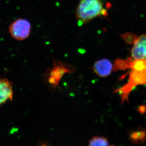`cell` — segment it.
I'll list each match as a JSON object with an SVG mask.
<instances>
[{
	"instance_id": "1",
	"label": "cell",
	"mask_w": 146,
	"mask_h": 146,
	"mask_svg": "<svg viewBox=\"0 0 146 146\" xmlns=\"http://www.w3.org/2000/svg\"><path fill=\"white\" fill-rule=\"evenodd\" d=\"M107 15L102 0H78L76 16L79 25L88 23L94 18Z\"/></svg>"
},
{
	"instance_id": "2",
	"label": "cell",
	"mask_w": 146,
	"mask_h": 146,
	"mask_svg": "<svg viewBox=\"0 0 146 146\" xmlns=\"http://www.w3.org/2000/svg\"><path fill=\"white\" fill-rule=\"evenodd\" d=\"M76 69L72 65L63 63L53 58V67L49 68L42 76L43 81L48 86L50 90L59 88V82L66 74H72Z\"/></svg>"
},
{
	"instance_id": "3",
	"label": "cell",
	"mask_w": 146,
	"mask_h": 146,
	"mask_svg": "<svg viewBox=\"0 0 146 146\" xmlns=\"http://www.w3.org/2000/svg\"><path fill=\"white\" fill-rule=\"evenodd\" d=\"M146 84V70L143 71L131 70L129 74L128 82L121 88L115 90L118 92L122 98V102L128 101V98L131 91L134 87L139 85Z\"/></svg>"
},
{
	"instance_id": "4",
	"label": "cell",
	"mask_w": 146,
	"mask_h": 146,
	"mask_svg": "<svg viewBox=\"0 0 146 146\" xmlns=\"http://www.w3.org/2000/svg\"><path fill=\"white\" fill-rule=\"evenodd\" d=\"M31 25L27 19L18 18L11 24L9 31L14 39L19 41H23L27 39L30 35Z\"/></svg>"
},
{
	"instance_id": "5",
	"label": "cell",
	"mask_w": 146,
	"mask_h": 146,
	"mask_svg": "<svg viewBox=\"0 0 146 146\" xmlns=\"http://www.w3.org/2000/svg\"><path fill=\"white\" fill-rule=\"evenodd\" d=\"M133 59L146 60V35H142L135 39L131 50Z\"/></svg>"
},
{
	"instance_id": "6",
	"label": "cell",
	"mask_w": 146,
	"mask_h": 146,
	"mask_svg": "<svg viewBox=\"0 0 146 146\" xmlns=\"http://www.w3.org/2000/svg\"><path fill=\"white\" fill-rule=\"evenodd\" d=\"M93 70L97 75L102 78L106 77L113 70V65L108 59L103 58L96 61L93 66Z\"/></svg>"
},
{
	"instance_id": "7",
	"label": "cell",
	"mask_w": 146,
	"mask_h": 146,
	"mask_svg": "<svg viewBox=\"0 0 146 146\" xmlns=\"http://www.w3.org/2000/svg\"><path fill=\"white\" fill-rule=\"evenodd\" d=\"M12 83L7 78H0V106L13 98Z\"/></svg>"
},
{
	"instance_id": "8",
	"label": "cell",
	"mask_w": 146,
	"mask_h": 146,
	"mask_svg": "<svg viewBox=\"0 0 146 146\" xmlns=\"http://www.w3.org/2000/svg\"><path fill=\"white\" fill-rule=\"evenodd\" d=\"M109 143L106 137L94 136L89 141V146H108Z\"/></svg>"
},
{
	"instance_id": "9",
	"label": "cell",
	"mask_w": 146,
	"mask_h": 146,
	"mask_svg": "<svg viewBox=\"0 0 146 146\" xmlns=\"http://www.w3.org/2000/svg\"><path fill=\"white\" fill-rule=\"evenodd\" d=\"M131 138L133 141L137 143L142 142L145 140L146 138V133L143 131H136L131 134Z\"/></svg>"
}]
</instances>
